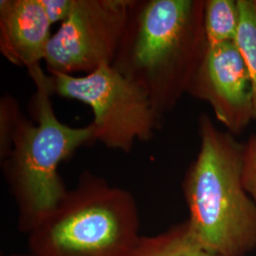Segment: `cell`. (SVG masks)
I'll return each instance as SVG.
<instances>
[{
	"label": "cell",
	"instance_id": "obj_1",
	"mask_svg": "<svg viewBox=\"0 0 256 256\" xmlns=\"http://www.w3.org/2000/svg\"><path fill=\"white\" fill-rule=\"evenodd\" d=\"M205 0H133L113 66L164 118L188 93L205 57Z\"/></svg>",
	"mask_w": 256,
	"mask_h": 256
},
{
	"label": "cell",
	"instance_id": "obj_2",
	"mask_svg": "<svg viewBox=\"0 0 256 256\" xmlns=\"http://www.w3.org/2000/svg\"><path fill=\"white\" fill-rule=\"evenodd\" d=\"M200 150L186 170L182 192L194 239L218 256H246L256 248V205L242 180L240 144L203 113Z\"/></svg>",
	"mask_w": 256,
	"mask_h": 256
},
{
	"label": "cell",
	"instance_id": "obj_3",
	"mask_svg": "<svg viewBox=\"0 0 256 256\" xmlns=\"http://www.w3.org/2000/svg\"><path fill=\"white\" fill-rule=\"evenodd\" d=\"M28 72L36 86L30 110L36 124L23 113L19 115L9 154L1 160L16 205L18 229L26 234L68 191L59 174L61 164L80 147L96 142L92 122L84 128H72L56 117L50 76L41 64L28 68Z\"/></svg>",
	"mask_w": 256,
	"mask_h": 256
},
{
	"label": "cell",
	"instance_id": "obj_4",
	"mask_svg": "<svg viewBox=\"0 0 256 256\" xmlns=\"http://www.w3.org/2000/svg\"><path fill=\"white\" fill-rule=\"evenodd\" d=\"M131 192L84 171L74 189L27 234L30 256H134L142 239Z\"/></svg>",
	"mask_w": 256,
	"mask_h": 256
},
{
	"label": "cell",
	"instance_id": "obj_5",
	"mask_svg": "<svg viewBox=\"0 0 256 256\" xmlns=\"http://www.w3.org/2000/svg\"><path fill=\"white\" fill-rule=\"evenodd\" d=\"M54 95L90 106L95 140L108 149L129 153L136 142H146L162 124L146 92L104 64L86 75L48 74Z\"/></svg>",
	"mask_w": 256,
	"mask_h": 256
},
{
	"label": "cell",
	"instance_id": "obj_6",
	"mask_svg": "<svg viewBox=\"0 0 256 256\" xmlns=\"http://www.w3.org/2000/svg\"><path fill=\"white\" fill-rule=\"evenodd\" d=\"M133 0H75L74 10L46 46L48 74L84 75L113 64Z\"/></svg>",
	"mask_w": 256,
	"mask_h": 256
},
{
	"label": "cell",
	"instance_id": "obj_7",
	"mask_svg": "<svg viewBox=\"0 0 256 256\" xmlns=\"http://www.w3.org/2000/svg\"><path fill=\"white\" fill-rule=\"evenodd\" d=\"M188 94L209 104L216 119L234 136L254 120L250 77L236 42L208 45Z\"/></svg>",
	"mask_w": 256,
	"mask_h": 256
},
{
	"label": "cell",
	"instance_id": "obj_8",
	"mask_svg": "<svg viewBox=\"0 0 256 256\" xmlns=\"http://www.w3.org/2000/svg\"><path fill=\"white\" fill-rule=\"evenodd\" d=\"M52 27L40 0L0 1V52L10 64L27 70L41 64Z\"/></svg>",
	"mask_w": 256,
	"mask_h": 256
},
{
	"label": "cell",
	"instance_id": "obj_9",
	"mask_svg": "<svg viewBox=\"0 0 256 256\" xmlns=\"http://www.w3.org/2000/svg\"><path fill=\"white\" fill-rule=\"evenodd\" d=\"M134 256H218L202 247L191 236L186 221L160 234L144 236Z\"/></svg>",
	"mask_w": 256,
	"mask_h": 256
},
{
	"label": "cell",
	"instance_id": "obj_10",
	"mask_svg": "<svg viewBox=\"0 0 256 256\" xmlns=\"http://www.w3.org/2000/svg\"><path fill=\"white\" fill-rule=\"evenodd\" d=\"M204 28L208 45L236 42L239 28L238 0H205Z\"/></svg>",
	"mask_w": 256,
	"mask_h": 256
},
{
	"label": "cell",
	"instance_id": "obj_11",
	"mask_svg": "<svg viewBox=\"0 0 256 256\" xmlns=\"http://www.w3.org/2000/svg\"><path fill=\"white\" fill-rule=\"evenodd\" d=\"M239 28L236 43L243 56L250 77L256 120V0H238Z\"/></svg>",
	"mask_w": 256,
	"mask_h": 256
},
{
	"label": "cell",
	"instance_id": "obj_12",
	"mask_svg": "<svg viewBox=\"0 0 256 256\" xmlns=\"http://www.w3.org/2000/svg\"><path fill=\"white\" fill-rule=\"evenodd\" d=\"M18 102L10 95H4L0 101V160L9 154L10 142L16 120L21 114Z\"/></svg>",
	"mask_w": 256,
	"mask_h": 256
},
{
	"label": "cell",
	"instance_id": "obj_13",
	"mask_svg": "<svg viewBox=\"0 0 256 256\" xmlns=\"http://www.w3.org/2000/svg\"><path fill=\"white\" fill-rule=\"evenodd\" d=\"M242 180L248 196L256 205V133L244 144L242 156Z\"/></svg>",
	"mask_w": 256,
	"mask_h": 256
},
{
	"label": "cell",
	"instance_id": "obj_14",
	"mask_svg": "<svg viewBox=\"0 0 256 256\" xmlns=\"http://www.w3.org/2000/svg\"><path fill=\"white\" fill-rule=\"evenodd\" d=\"M44 10L46 12V16L52 23L54 25L57 22L61 24L68 18L72 10H74L75 0H40Z\"/></svg>",
	"mask_w": 256,
	"mask_h": 256
},
{
	"label": "cell",
	"instance_id": "obj_15",
	"mask_svg": "<svg viewBox=\"0 0 256 256\" xmlns=\"http://www.w3.org/2000/svg\"><path fill=\"white\" fill-rule=\"evenodd\" d=\"M30 256L28 254H9V256Z\"/></svg>",
	"mask_w": 256,
	"mask_h": 256
}]
</instances>
